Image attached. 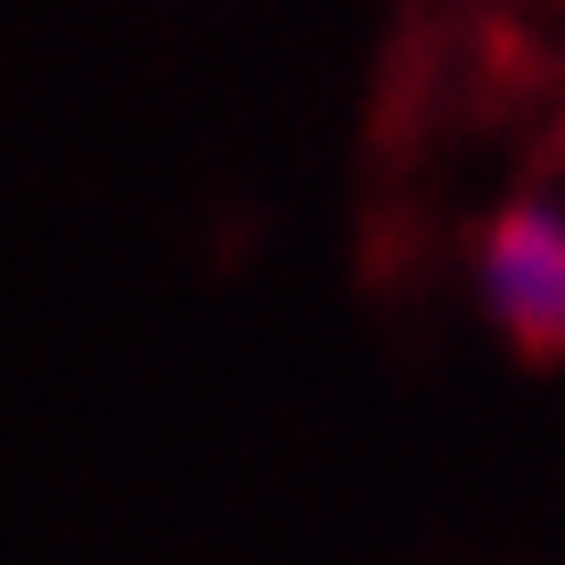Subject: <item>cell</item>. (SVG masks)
<instances>
[{"label":"cell","mask_w":565,"mask_h":565,"mask_svg":"<svg viewBox=\"0 0 565 565\" xmlns=\"http://www.w3.org/2000/svg\"><path fill=\"white\" fill-rule=\"evenodd\" d=\"M476 303L516 353H565V205L516 198L476 238Z\"/></svg>","instance_id":"6da1fadb"}]
</instances>
